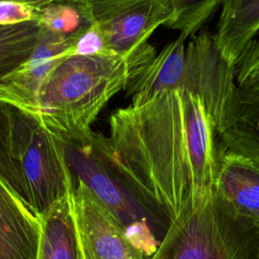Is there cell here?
I'll return each instance as SVG.
<instances>
[{
	"label": "cell",
	"instance_id": "cell-18",
	"mask_svg": "<svg viewBox=\"0 0 259 259\" xmlns=\"http://www.w3.org/2000/svg\"><path fill=\"white\" fill-rule=\"evenodd\" d=\"M45 1H0V25L37 21Z\"/></svg>",
	"mask_w": 259,
	"mask_h": 259
},
{
	"label": "cell",
	"instance_id": "cell-2",
	"mask_svg": "<svg viewBox=\"0 0 259 259\" xmlns=\"http://www.w3.org/2000/svg\"><path fill=\"white\" fill-rule=\"evenodd\" d=\"M155 57V48L147 42L130 55L106 50L64 59L40 89L38 124L63 143L89 144L101 109Z\"/></svg>",
	"mask_w": 259,
	"mask_h": 259
},
{
	"label": "cell",
	"instance_id": "cell-15",
	"mask_svg": "<svg viewBox=\"0 0 259 259\" xmlns=\"http://www.w3.org/2000/svg\"><path fill=\"white\" fill-rule=\"evenodd\" d=\"M73 188L40 218L37 259H84L72 208Z\"/></svg>",
	"mask_w": 259,
	"mask_h": 259
},
{
	"label": "cell",
	"instance_id": "cell-19",
	"mask_svg": "<svg viewBox=\"0 0 259 259\" xmlns=\"http://www.w3.org/2000/svg\"><path fill=\"white\" fill-rule=\"evenodd\" d=\"M259 79V39L253 40L236 67V84Z\"/></svg>",
	"mask_w": 259,
	"mask_h": 259
},
{
	"label": "cell",
	"instance_id": "cell-20",
	"mask_svg": "<svg viewBox=\"0 0 259 259\" xmlns=\"http://www.w3.org/2000/svg\"><path fill=\"white\" fill-rule=\"evenodd\" d=\"M104 51L106 50L101 34L95 26L90 24L75 45L72 56L95 55Z\"/></svg>",
	"mask_w": 259,
	"mask_h": 259
},
{
	"label": "cell",
	"instance_id": "cell-11",
	"mask_svg": "<svg viewBox=\"0 0 259 259\" xmlns=\"http://www.w3.org/2000/svg\"><path fill=\"white\" fill-rule=\"evenodd\" d=\"M218 137L221 148L259 165V79L235 85Z\"/></svg>",
	"mask_w": 259,
	"mask_h": 259
},
{
	"label": "cell",
	"instance_id": "cell-6",
	"mask_svg": "<svg viewBox=\"0 0 259 259\" xmlns=\"http://www.w3.org/2000/svg\"><path fill=\"white\" fill-rule=\"evenodd\" d=\"M40 31L38 21L0 25V77L30 57ZM27 119L13 107L0 103V176L30 207L20 164L27 139Z\"/></svg>",
	"mask_w": 259,
	"mask_h": 259
},
{
	"label": "cell",
	"instance_id": "cell-4",
	"mask_svg": "<svg viewBox=\"0 0 259 259\" xmlns=\"http://www.w3.org/2000/svg\"><path fill=\"white\" fill-rule=\"evenodd\" d=\"M151 259H259V225L213 191L207 203L170 226Z\"/></svg>",
	"mask_w": 259,
	"mask_h": 259
},
{
	"label": "cell",
	"instance_id": "cell-9",
	"mask_svg": "<svg viewBox=\"0 0 259 259\" xmlns=\"http://www.w3.org/2000/svg\"><path fill=\"white\" fill-rule=\"evenodd\" d=\"M89 25L69 35L41 28L38 42L30 57L10 73L0 77V103L37 121L39 93L46 78L64 59L73 55L75 45Z\"/></svg>",
	"mask_w": 259,
	"mask_h": 259
},
{
	"label": "cell",
	"instance_id": "cell-3",
	"mask_svg": "<svg viewBox=\"0 0 259 259\" xmlns=\"http://www.w3.org/2000/svg\"><path fill=\"white\" fill-rule=\"evenodd\" d=\"M180 33L156 55L132 80L128 94L136 105H143L161 92L184 90L199 96L218 123V131L236 85V68L222 57L214 34L207 28L191 36Z\"/></svg>",
	"mask_w": 259,
	"mask_h": 259
},
{
	"label": "cell",
	"instance_id": "cell-5",
	"mask_svg": "<svg viewBox=\"0 0 259 259\" xmlns=\"http://www.w3.org/2000/svg\"><path fill=\"white\" fill-rule=\"evenodd\" d=\"M64 147L73 178L80 179L86 184L120 226L126 239L147 259H151L170 226L135 195L90 143H64Z\"/></svg>",
	"mask_w": 259,
	"mask_h": 259
},
{
	"label": "cell",
	"instance_id": "cell-14",
	"mask_svg": "<svg viewBox=\"0 0 259 259\" xmlns=\"http://www.w3.org/2000/svg\"><path fill=\"white\" fill-rule=\"evenodd\" d=\"M259 30V0H225L214 34L222 57L232 67L253 42Z\"/></svg>",
	"mask_w": 259,
	"mask_h": 259
},
{
	"label": "cell",
	"instance_id": "cell-7",
	"mask_svg": "<svg viewBox=\"0 0 259 259\" xmlns=\"http://www.w3.org/2000/svg\"><path fill=\"white\" fill-rule=\"evenodd\" d=\"M83 17L97 28L105 50L130 55L172 16V0H81Z\"/></svg>",
	"mask_w": 259,
	"mask_h": 259
},
{
	"label": "cell",
	"instance_id": "cell-16",
	"mask_svg": "<svg viewBox=\"0 0 259 259\" xmlns=\"http://www.w3.org/2000/svg\"><path fill=\"white\" fill-rule=\"evenodd\" d=\"M38 23L45 30L69 35L90 23L83 17L76 1H45Z\"/></svg>",
	"mask_w": 259,
	"mask_h": 259
},
{
	"label": "cell",
	"instance_id": "cell-17",
	"mask_svg": "<svg viewBox=\"0 0 259 259\" xmlns=\"http://www.w3.org/2000/svg\"><path fill=\"white\" fill-rule=\"evenodd\" d=\"M220 4H222V1L218 0H172V16L164 26L178 29L186 37L193 36L215 12Z\"/></svg>",
	"mask_w": 259,
	"mask_h": 259
},
{
	"label": "cell",
	"instance_id": "cell-10",
	"mask_svg": "<svg viewBox=\"0 0 259 259\" xmlns=\"http://www.w3.org/2000/svg\"><path fill=\"white\" fill-rule=\"evenodd\" d=\"M72 208L84 259H147L80 179L74 183Z\"/></svg>",
	"mask_w": 259,
	"mask_h": 259
},
{
	"label": "cell",
	"instance_id": "cell-8",
	"mask_svg": "<svg viewBox=\"0 0 259 259\" xmlns=\"http://www.w3.org/2000/svg\"><path fill=\"white\" fill-rule=\"evenodd\" d=\"M20 164L29 205L40 219L74 186L64 143L31 119Z\"/></svg>",
	"mask_w": 259,
	"mask_h": 259
},
{
	"label": "cell",
	"instance_id": "cell-1",
	"mask_svg": "<svg viewBox=\"0 0 259 259\" xmlns=\"http://www.w3.org/2000/svg\"><path fill=\"white\" fill-rule=\"evenodd\" d=\"M109 130V137L92 133V148L169 226L210 199L219 170L218 123L199 96L161 92L144 105L113 111Z\"/></svg>",
	"mask_w": 259,
	"mask_h": 259
},
{
	"label": "cell",
	"instance_id": "cell-13",
	"mask_svg": "<svg viewBox=\"0 0 259 259\" xmlns=\"http://www.w3.org/2000/svg\"><path fill=\"white\" fill-rule=\"evenodd\" d=\"M214 191L236 211L259 225V165L219 146Z\"/></svg>",
	"mask_w": 259,
	"mask_h": 259
},
{
	"label": "cell",
	"instance_id": "cell-12",
	"mask_svg": "<svg viewBox=\"0 0 259 259\" xmlns=\"http://www.w3.org/2000/svg\"><path fill=\"white\" fill-rule=\"evenodd\" d=\"M40 219L0 176V259H37Z\"/></svg>",
	"mask_w": 259,
	"mask_h": 259
}]
</instances>
